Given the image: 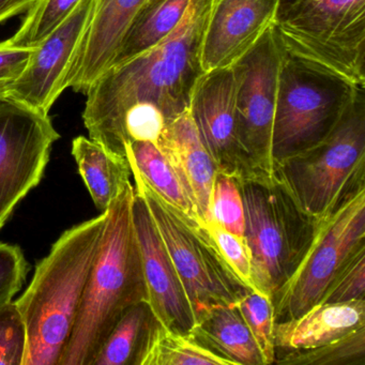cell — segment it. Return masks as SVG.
<instances>
[{
  "instance_id": "cell-23",
  "label": "cell",
  "mask_w": 365,
  "mask_h": 365,
  "mask_svg": "<svg viewBox=\"0 0 365 365\" xmlns=\"http://www.w3.org/2000/svg\"><path fill=\"white\" fill-rule=\"evenodd\" d=\"M135 365H234L202 345L192 333L166 328L153 320Z\"/></svg>"
},
{
  "instance_id": "cell-29",
  "label": "cell",
  "mask_w": 365,
  "mask_h": 365,
  "mask_svg": "<svg viewBox=\"0 0 365 365\" xmlns=\"http://www.w3.org/2000/svg\"><path fill=\"white\" fill-rule=\"evenodd\" d=\"M204 227L239 281L249 289L255 290L252 279L251 255L245 239L228 232L215 220H210Z\"/></svg>"
},
{
  "instance_id": "cell-28",
  "label": "cell",
  "mask_w": 365,
  "mask_h": 365,
  "mask_svg": "<svg viewBox=\"0 0 365 365\" xmlns=\"http://www.w3.org/2000/svg\"><path fill=\"white\" fill-rule=\"evenodd\" d=\"M211 220L245 238V207L239 179L217 173L211 200Z\"/></svg>"
},
{
  "instance_id": "cell-1",
  "label": "cell",
  "mask_w": 365,
  "mask_h": 365,
  "mask_svg": "<svg viewBox=\"0 0 365 365\" xmlns=\"http://www.w3.org/2000/svg\"><path fill=\"white\" fill-rule=\"evenodd\" d=\"M210 0H191L178 26L142 54L108 68L87 91L83 121L89 138L106 148L125 110L155 104L168 123L190 108L205 73L200 46Z\"/></svg>"
},
{
  "instance_id": "cell-9",
  "label": "cell",
  "mask_w": 365,
  "mask_h": 365,
  "mask_svg": "<svg viewBox=\"0 0 365 365\" xmlns=\"http://www.w3.org/2000/svg\"><path fill=\"white\" fill-rule=\"evenodd\" d=\"M365 247V187L316 220L311 242L294 272L273 298L275 322L302 315L319 303L337 271Z\"/></svg>"
},
{
  "instance_id": "cell-35",
  "label": "cell",
  "mask_w": 365,
  "mask_h": 365,
  "mask_svg": "<svg viewBox=\"0 0 365 365\" xmlns=\"http://www.w3.org/2000/svg\"><path fill=\"white\" fill-rule=\"evenodd\" d=\"M292 1H294V0H282V7H283V6L288 5V4L292 3Z\"/></svg>"
},
{
  "instance_id": "cell-13",
  "label": "cell",
  "mask_w": 365,
  "mask_h": 365,
  "mask_svg": "<svg viewBox=\"0 0 365 365\" xmlns=\"http://www.w3.org/2000/svg\"><path fill=\"white\" fill-rule=\"evenodd\" d=\"M282 0H210L200 46L202 71L232 67L277 22Z\"/></svg>"
},
{
  "instance_id": "cell-20",
  "label": "cell",
  "mask_w": 365,
  "mask_h": 365,
  "mask_svg": "<svg viewBox=\"0 0 365 365\" xmlns=\"http://www.w3.org/2000/svg\"><path fill=\"white\" fill-rule=\"evenodd\" d=\"M71 153L96 207L106 212L115 198L131 183L128 159L112 155L101 145L82 135L74 138Z\"/></svg>"
},
{
  "instance_id": "cell-7",
  "label": "cell",
  "mask_w": 365,
  "mask_h": 365,
  "mask_svg": "<svg viewBox=\"0 0 365 365\" xmlns=\"http://www.w3.org/2000/svg\"><path fill=\"white\" fill-rule=\"evenodd\" d=\"M130 168L187 292L195 324L213 307L236 305L249 288L230 270L206 228L164 202Z\"/></svg>"
},
{
  "instance_id": "cell-34",
  "label": "cell",
  "mask_w": 365,
  "mask_h": 365,
  "mask_svg": "<svg viewBox=\"0 0 365 365\" xmlns=\"http://www.w3.org/2000/svg\"><path fill=\"white\" fill-rule=\"evenodd\" d=\"M35 0H0V23L26 14Z\"/></svg>"
},
{
  "instance_id": "cell-33",
  "label": "cell",
  "mask_w": 365,
  "mask_h": 365,
  "mask_svg": "<svg viewBox=\"0 0 365 365\" xmlns=\"http://www.w3.org/2000/svg\"><path fill=\"white\" fill-rule=\"evenodd\" d=\"M34 50L16 46L10 39L0 42V101L9 99L10 91L26 69Z\"/></svg>"
},
{
  "instance_id": "cell-18",
  "label": "cell",
  "mask_w": 365,
  "mask_h": 365,
  "mask_svg": "<svg viewBox=\"0 0 365 365\" xmlns=\"http://www.w3.org/2000/svg\"><path fill=\"white\" fill-rule=\"evenodd\" d=\"M365 326V298L343 303H317L298 317L275 322V354L313 349Z\"/></svg>"
},
{
  "instance_id": "cell-4",
  "label": "cell",
  "mask_w": 365,
  "mask_h": 365,
  "mask_svg": "<svg viewBox=\"0 0 365 365\" xmlns=\"http://www.w3.org/2000/svg\"><path fill=\"white\" fill-rule=\"evenodd\" d=\"M272 29L287 58L365 87V0H294Z\"/></svg>"
},
{
  "instance_id": "cell-8",
  "label": "cell",
  "mask_w": 365,
  "mask_h": 365,
  "mask_svg": "<svg viewBox=\"0 0 365 365\" xmlns=\"http://www.w3.org/2000/svg\"><path fill=\"white\" fill-rule=\"evenodd\" d=\"M358 89L284 55L273 125L274 165L326 138L345 114Z\"/></svg>"
},
{
  "instance_id": "cell-2",
  "label": "cell",
  "mask_w": 365,
  "mask_h": 365,
  "mask_svg": "<svg viewBox=\"0 0 365 365\" xmlns=\"http://www.w3.org/2000/svg\"><path fill=\"white\" fill-rule=\"evenodd\" d=\"M106 221L108 210L66 230L38 262L24 294L14 301L26 327L24 365H58L76 326Z\"/></svg>"
},
{
  "instance_id": "cell-30",
  "label": "cell",
  "mask_w": 365,
  "mask_h": 365,
  "mask_svg": "<svg viewBox=\"0 0 365 365\" xmlns=\"http://www.w3.org/2000/svg\"><path fill=\"white\" fill-rule=\"evenodd\" d=\"M364 294L365 247H362L337 271L319 303L349 302L364 299Z\"/></svg>"
},
{
  "instance_id": "cell-26",
  "label": "cell",
  "mask_w": 365,
  "mask_h": 365,
  "mask_svg": "<svg viewBox=\"0 0 365 365\" xmlns=\"http://www.w3.org/2000/svg\"><path fill=\"white\" fill-rule=\"evenodd\" d=\"M78 3L80 0H35L20 29L10 40L16 46L37 48Z\"/></svg>"
},
{
  "instance_id": "cell-21",
  "label": "cell",
  "mask_w": 365,
  "mask_h": 365,
  "mask_svg": "<svg viewBox=\"0 0 365 365\" xmlns=\"http://www.w3.org/2000/svg\"><path fill=\"white\" fill-rule=\"evenodd\" d=\"M190 3L191 0H147L128 27L110 67L163 41L178 26Z\"/></svg>"
},
{
  "instance_id": "cell-24",
  "label": "cell",
  "mask_w": 365,
  "mask_h": 365,
  "mask_svg": "<svg viewBox=\"0 0 365 365\" xmlns=\"http://www.w3.org/2000/svg\"><path fill=\"white\" fill-rule=\"evenodd\" d=\"M155 319L147 301L130 307L110 331L93 365H135Z\"/></svg>"
},
{
  "instance_id": "cell-16",
  "label": "cell",
  "mask_w": 365,
  "mask_h": 365,
  "mask_svg": "<svg viewBox=\"0 0 365 365\" xmlns=\"http://www.w3.org/2000/svg\"><path fill=\"white\" fill-rule=\"evenodd\" d=\"M147 0H97L93 20L66 78V88L84 93L110 67L121 40Z\"/></svg>"
},
{
  "instance_id": "cell-3",
  "label": "cell",
  "mask_w": 365,
  "mask_h": 365,
  "mask_svg": "<svg viewBox=\"0 0 365 365\" xmlns=\"http://www.w3.org/2000/svg\"><path fill=\"white\" fill-rule=\"evenodd\" d=\"M129 183L108 209V221L78 309L76 326L58 365H93L121 316L147 301L140 249L132 217Z\"/></svg>"
},
{
  "instance_id": "cell-12",
  "label": "cell",
  "mask_w": 365,
  "mask_h": 365,
  "mask_svg": "<svg viewBox=\"0 0 365 365\" xmlns=\"http://www.w3.org/2000/svg\"><path fill=\"white\" fill-rule=\"evenodd\" d=\"M97 0H80L65 21L34 50L9 99L48 114L66 91V78L93 20Z\"/></svg>"
},
{
  "instance_id": "cell-14",
  "label": "cell",
  "mask_w": 365,
  "mask_h": 365,
  "mask_svg": "<svg viewBox=\"0 0 365 365\" xmlns=\"http://www.w3.org/2000/svg\"><path fill=\"white\" fill-rule=\"evenodd\" d=\"M190 110L217 172L245 178L247 168L239 140L234 67L202 74L194 88Z\"/></svg>"
},
{
  "instance_id": "cell-10",
  "label": "cell",
  "mask_w": 365,
  "mask_h": 365,
  "mask_svg": "<svg viewBox=\"0 0 365 365\" xmlns=\"http://www.w3.org/2000/svg\"><path fill=\"white\" fill-rule=\"evenodd\" d=\"M284 53L271 29L232 66L236 76V113L239 140L247 176H273V125L277 85Z\"/></svg>"
},
{
  "instance_id": "cell-22",
  "label": "cell",
  "mask_w": 365,
  "mask_h": 365,
  "mask_svg": "<svg viewBox=\"0 0 365 365\" xmlns=\"http://www.w3.org/2000/svg\"><path fill=\"white\" fill-rule=\"evenodd\" d=\"M125 153L130 165L159 197L202 226L195 205L182 181L159 147L151 143L134 142L125 147Z\"/></svg>"
},
{
  "instance_id": "cell-31",
  "label": "cell",
  "mask_w": 365,
  "mask_h": 365,
  "mask_svg": "<svg viewBox=\"0 0 365 365\" xmlns=\"http://www.w3.org/2000/svg\"><path fill=\"white\" fill-rule=\"evenodd\" d=\"M27 332L14 301L0 307V365H24Z\"/></svg>"
},
{
  "instance_id": "cell-27",
  "label": "cell",
  "mask_w": 365,
  "mask_h": 365,
  "mask_svg": "<svg viewBox=\"0 0 365 365\" xmlns=\"http://www.w3.org/2000/svg\"><path fill=\"white\" fill-rule=\"evenodd\" d=\"M236 307L249 327L264 365L274 364V307L272 299L257 290L247 289L239 299Z\"/></svg>"
},
{
  "instance_id": "cell-6",
  "label": "cell",
  "mask_w": 365,
  "mask_h": 365,
  "mask_svg": "<svg viewBox=\"0 0 365 365\" xmlns=\"http://www.w3.org/2000/svg\"><path fill=\"white\" fill-rule=\"evenodd\" d=\"M274 174L313 219L324 217L365 187V88L356 91L326 138L275 164Z\"/></svg>"
},
{
  "instance_id": "cell-5",
  "label": "cell",
  "mask_w": 365,
  "mask_h": 365,
  "mask_svg": "<svg viewBox=\"0 0 365 365\" xmlns=\"http://www.w3.org/2000/svg\"><path fill=\"white\" fill-rule=\"evenodd\" d=\"M245 207V239L257 292L274 298L302 259L316 220L273 176L239 179Z\"/></svg>"
},
{
  "instance_id": "cell-25",
  "label": "cell",
  "mask_w": 365,
  "mask_h": 365,
  "mask_svg": "<svg viewBox=\"0 0 365 365\" xmlns=\"http://www.w3.org/2000/svg\"><path fill=\"white\" fill-rule=\"evenodd\" d=\"M275 359L285 365H364L365 326L326 345L303 351H290Z\"/></svg>"
},
{
  "instance_id": "cell-17",
  "label": "cell",
  "mask_w": 365,
  "mask_h": 365,
  "mask_svg": "<svg viewBox=\"0 0 365 365\" xmlns=\"http://www.w3.org/2000/svg\"><path fill=\"white\" fill-rule=\"evenodd\" d=\"M195 205L202 226L211 220L217 166L202 143L190 108L166 125L159 143Z\"/></svg>"
},
{
  "instance_id": "cell-19",
  "label": "cell",
  "mask_w": 365,
  "mask_h": 365,
  "mask_svg": "<svg viewBox=\"0 0 365 365\" xmlns=\"http://www.w3.org/2000/svg\"><path fill=\"white\" fill-rule=\"evenodd\" d=\"M192 334L234 365H264L259 348L236 305H220L196 322Z\"/></svg>"
},
{
  "instance_id": "cell-11",
  "label": "cell",
  "mask_w": 365,
  "mask_h": 365,
  "mask_svg": "<svg viewBox=\"0 0 365 365\" xmlns=\"http://www.w3.org/2000/svg\"><path fill=\"white\" fill-rule=\"evenodd\" d=\"M59 138L48 114L14 100L0 101V230L43 178Z\"/></svg>"
},
{
  "instance_id": "cell-15",
  "label": "cell",
  "mask_w": 365,
  "mask_h": 365,
  "mask_svg": "<svg viewBox=\"0 0 365 365\" xmlns=\"http://www.w3.org/2000/svg\"><path fill=\"white\" fill-rule=\"evenodd\" d=\"M132 217L146 285L147 302L166 328L191 333L195 317L172 258L142 194L134 187Z\"/></svg>"
},
{
  "instance_id": "cell-32",
  "label": "cell",
  "mask_w": 365,
  "mask_h": 365,
  "mask_svg": "<svg viewBox=\"0 0 365 365\" xmlns=\"http://www.w3.org/2000/svg\"><path fill=\"white\" fill-rule=\"evenodd\" d=\"M31 270L22 249L0 242V307L14 300L22 289Z\"/></svg>"
}]
</instances>
